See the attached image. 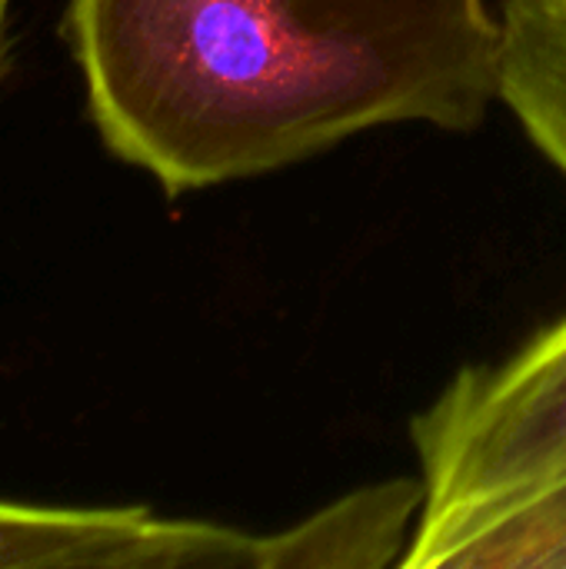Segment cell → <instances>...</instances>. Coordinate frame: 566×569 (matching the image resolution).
<instances>
[{"label":"cell","mask_w":566,"mask_h":569,"mask_svg":"<svg viewBox=\"0 0 566 569\" xmlns=\"http://www.w3.org/2000/svg\"><path fill=\"white\" fill-rule=\"evenodd\" d=\"M60 33L100 143L167 197L504 100L490 0H67Z\"/></svg>","instance_id":"cell-1"},{"label":"cell","mask_w":566,"mask_h":569,"mask_svg":"<svg viewBox=\"0 0 566 569\" xmlns=\"http://www.w3.org/2000/svg\"><path fill=\"white\" fill-rule=\"evenodd\" d=\"M504 103L566 177V0H504Z\"/></svg>","instance_id":"cell-5"},{"label":"cell","mask_w":566,"mask_h":569,"mask_svg":"<svg viewBox=\"0 0 566 569\" xmlns=\"http://www.w3.org/2000/svg\"><path fill=\"white\" fill-rule=\"evenodd\" d=\"M424 510V483L387 480L264 537V569L400 567Z\"/></svg>","instance_id":"cell-4"},{"label":"cell","mask_w":566,"mask_h":569,"mask_svg":"<svg viewBox=\"0 0 566 569\" xmlns=\"http://www.w3.org/2000/svg\"><path fill=\"white\" fill-rule=\"evenodd\" d=\"M410 440L424 510L407 553L566 473V313L507 360L464 367Z\"/></svg>","instance_id":"cell-2"},{"label":"cell","mask_w":566,"mask_h":569,"mask_svg":"<svg viewBox=\"0 0 566 569\" xmlns=\"http://www.w3.org/2000/svg\"><path fill=\"white\" fill-rule=\"evenodd\" d=\"M264 537L150 507L0 500V569H260Z\"/></svg>","instance_id":"cell-3"},{"label":"cell","mask_w":566,"mask_h":569,"mask_svg":"<svg viewBox=\"0 0 566 569\" xmlns=\"http://www.w3.org/2000/svg\"><path fill=\"white\" fill-rule=\"evenodd\" d=\"M10 7L13 0H0V87L13 70V37H10Z\"/></svg>","instance_id":"cell-6"}]
</instances>
